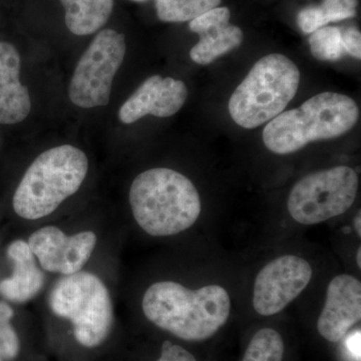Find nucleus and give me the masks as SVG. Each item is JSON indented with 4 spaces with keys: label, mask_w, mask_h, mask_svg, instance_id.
Segmentation results:
<instances>
[{
    "label": "nucleus",
    "mask_w": 361,
    "mask_h": 361,
    "mask_svg": "<svg viewBox=\"0 0 361 361\" xmlns=\"http://www.w3.org/2000/svg\"><path fill=\"white\" fill-rule=\"evenodd\" d=\"M358 118L360 109L355 99L336 92H322L271 120L263 130L262 139L272 153L289 155L310 142L346 134Z\"/></svg>",
    "instance_id": "obj_3"
},
{
    "label": "nucleus",
    "mask_w": 361,
    "mask_h": 361,
    "mask_svg": "<svg viewBox=\"0 0 361 361\" xmlns=\"http://www.w3.org/2000/svg\"><path fill=\"white\" fill-rule=\"evenodd\" d=\"M97 241V235L92 231L68 236L58 227L45 226L30 235L27 244L42 269L71 275L87 264Z\"/></svg>",
    "instance_id": "obj_10"
},
{
    "label": "nucleus",
    "mask_w": 361,
    "mask_h": 361,
    "mask_svg": "<svg viewBox=\"0 0 361 361\" xmlns=\"http://www.w3.org/2000/svg\"><path fill=\"white\" fill-rule=\"evenodd\" d=\"M89 172L85 152L61 145L40 154L26 170L14 193V211L25 220H37L54 213L77 193Z\"/></svg>",
    "instance_id": "obj_4"
},
{
    "label": "nucleus",
    "mask_w": 361,
    "mask_h": 361,
    "mask_svg": "<svg viewBox=\"0 0 361 361\" xmlns=\"http://www.w3.org/2000/svg\"><path fill=\"white\" fill-rule=\"evenodd\" d=\"M300 84V71L281 54L259 59L229 99L232 120L252 130L283 113Z\"/></svg>",
    "instance_id": "obj_5"
},
{
    "label": "nucleus",
    "mask_w": 361,
    "mask_h": 361,
    "mask_svg": "<svg viewBox=\"0 0 361 361\" xmlns=\"http://www.w3.org/2000/svg\"><path fill=\"white\" fill-rule=\"evenodd\" d=\"M158 18L164 23H187L220 6L222 0H155Z\"/></svg>",
    "instance_id": "obj_18"
},
{
    "label": "nucleus",
    "mask_w": 361,
    "mask_h": 361,
    "mask_svg": "<svg viewBox=\"0 0 361 361\" xmlns=\"http://www.w3.org/2000/svg\"><path fill=\"white\" fill-rule=\"evenodd\" d=\"M310 47L311 54L322 61H338L345 52L341 30L336 26H324L311 33Z\"/></svg>",
    "instance_id": "obj_20"
},
{
    "label": "nucleus",
    "mask_w": 361,
    "mask_h": 361,
    "mask_svg": "<svg viewBox=\"0 0 361 361\" xmlns=\"http://www.w3.org/2000/svg\"><path fill=\"white\" fill-rule=\"evenodd\" d=\"M49 307L73 325L75 341L87 348L102 345L114 325V306L108 287L94 273L66 275L54 285Z\"/></svg>",
    "instance_id": "obj_6"
},
{
    "label": "nucleus",
    "mask_w": 361,
    "mask_h": 361,
    "mask_svg": "<svg viewBox=\"0 0 361 361\" xmlns=\"http://www.w3.org/2000/svg\"><path fill=\"white\" fill-rule=\"evenodd\" d=\"M65 8L66 27L75 35L99 32L110 18L115 0H59Z\"/></svg>",
    "instance_id": "obj_16"
},
{
    "label": "nucleus",
    "mask_w": 361,
    "mask_h": 361,
    "mask_svg": "<svg viewBox=\"0 0 361 361\" xmlns=\"http://www.w3.org/2000/svg\"><path fill=\"white\" fill-rule=\"evenodd\" d=\"M357 0H323L319 6H307L297 16V23L304 33H312L330 23L355 18Z\"/></svg>",
    "instance_id": "obj_17"
},
{
    "label": "nucleus",
    "mask_w": 361,
    "mask_h": 361,
    "mask_svg": "<svg viewBox=\"0 0 361 361\" xmlns=\"http://www.w3.org/2000/svg\"><path fill=\"white\" fill-rule=\"evenodd\" d=\"M7 255L13 262V276L0 281V294L16 303L35 298L44 284V274L35 262L27 242L16 240L7 249Z\"/></svg>",
    "instance_id": "obj_15"
},
{
    "label": "nucleus",
    "mask_w": 361,
    "mask_h": 361,
    "mask_svg": "<svg viewBox=\"0 0 361 361\" xmlns=\"http://www.w3.org/2000/svg\"><path fill=\"white\" fill-rule=\"evenodd\" d=\"M358 176L338 166L303 177L292 188L287 208L296 222L314 225L342 215L355 203Z\"/></svg>",
    "instance_id": "obj_7"
},
{
    "label": "nucleus",
    "mask_w": 361,
    "mask_h": 361,
    "mask_svg": "<svg viewBox=\"0 0 361 361\" xmlns=\"http://www.w3.org/2000/svg\"><path fill=\"white\" fill-rule=\"evenodd\" d=\"M133 1L142 2V1H146V0H133Z\"/></svg>",
    "instance_id": "obj_26"
},
{
    "label": "nucleus",
    "mask_w": 361,
    "mask_h": 361,
    "mask_svg": "<svg viewBox=\"0 0 361 361\" xmlns=\"http://www.w3.org/2000/svg\"><path fill=\"white\" fill-rule=\"evenodd\" d=\"M312 278L305 259L285 255L274 259L258 273L253 288V307L262 316L281 312L302 293Z\"/></svg>",
    "instance_id": "obj_9"
},
{
    "label": "nucleus",
    "mask_w": 361,
    "mask_h": 361,
    "mask_svg": "<svg viewBox=\"0 0 361 361\" xmlns=\"http://www.w3.org/2000/svg\"><path fill=\"white\" fill-rule=\"evenodd\" d=\"M156 361H197L191 353L178 344L165 341L161 345V356Z\"/></svg>",
    "instance_id": "obj_22"
},
{
    "label": "nucleus",
    "mask_w": 361,
    "mask_h": 361,
    "mask_svg": "<svg viewBox=\"0 0 361 361\" xmlns=\"http://www.w3.org/2000/svg\"><path fill=\"white\" fill-rule=\"evenodd\" d=\"M142 308L159 329L185 341H204L229 319L231 299L219 285L193 290L177 282L160 281L145 292Z\"/></svg>",
    "instance_id": "obj_1"
},
{
    "label": "nucleus",
    "mask_w": 361,
    "mask_h": 361,
    "mask_svg": "<svg viewBox=\"0 0 361 361\" xmlns=\"http://www.w3.org/2000/svg\"><path fill=\"white\" fill-rule=\"evenodd\" d=\"M14 312L7 303L0 302V358L13 360L20 353L18 334L11 325Z\"/></svg>",
    "instance_id": "obj_21"
},
{
    "label": "nucleus",
    "mask_w": 361,
    "mask_h": 361,
    "mask_svg": "<svg viewBox=\"0 0 361 361\" xmlns=\"http://www.w3.org/2000/svg\"><path fill=\"white\" fill-rule=\"evenodd\" d=\"M230 18L228 7L218 6L190 21V30L200 35L198 44L190 51L194 63L210 65L242 44L243 32L238 26L229 25Z\"/></svg>",
    "instance_id": "obj_13"
},
{
    "label": "nucleus",
    "mask_w": 361,
    "mask_h": 361,
    "mask_svg": "<svg viewBox=\"0 0 361 361\" xmlns=\"http://www.w3.org/2000/svg\"><path fill=\"white\" fill-rule=\"evenodd\" d=\"M356 263L358 267L361 268V248H358L357 253H356Z\"/></svg>",
    "instance_id": "obj_25"
},
{
    "label": "nucleus",
    "mask_w": 361,
    "mask_h": 361,
    "mask_svg": "<svg viewBox=\"0 0 361 361\" xmlns=\"http://www.w3.org/2000/svg\"><path fill=\"white\" fill-rule=\"evenodd\" d=\"M361 319V283L348 274L337 275L327 287L324 307L317 320L323 338L338 342Z\"/></svg>",
    "instance_id": "obj_12"
},
{
    "label": "nucleus",
    "mask_w": 361,
    "mask_h": 361,
    "mask_svg": "<svg viewBox=\"0 0 361 361\" xmlns=\"http://www.w3.org/2000/svg\"><path fill=\"white\" fill-rule=\"evenodd\" d=\"M355 228L356 230V233H357L358 236H361V215L360 211H358L357 215H356L355 219Z\"/></svg>",
    "instance_id": "obj_24"
},
{
    "label": "nucleus",
    "mask_w": 361,
    "mask_h": 361,
    "mask_svg": "<svg viewBox=\"0 0 361 361\" xmlns=\"http://www.w3.org/2000/svg\"><path fill=\"white\" fill-rule=\"evenodd\" d=\"M0 361H2V360H1V358H0Z\"/></svg>",
    "instance_id": "obj_27"
},
{
    "label": "nucleus",
    "mask_w": 361,
    "mask_h": 361,
    "mask_svg": "<svg viewBox=\"0 0 361 361\" xmlns=\"http://www.w3.org/2000/svg\"><path fill=\"white\" fill-rule=\"evenodd\" d=\"M284 341L279 332L263 329L249 342L242 361H283Z\"/></svg>",
    "instance_id": "obj_19"
},
{
    "label": "nucleus",
    "mask_w": 361,
    "mask_h": 361,
    "mask_svg": "<svg viewBox=\"0 0 361 361\" xmlns=\"http://www.w3.org/2000/svg\"><path fill=\"white\" fill-rule=\"evenodd\" d=\"M123 33L106 28L97 33L73 71L68 97L78 108L94 109L110 103L114 78L125 59Z\"/></svg>",
    "instance_id": "obj_8"
},
{
    "label": "nucleus",
    "mask_w": 361,
    "mask_h": 361,
    "mask_svg": "<svg viewBox=\"0 0 361 361\" xmlns=\"http://www.w3.org/2000/svg\"><path fill=\"white\" fill-rule=\"evenodd\" d=\"M129 202L137 224L151 236L167 237L186 231L202 210L200 195L186 176L169 168H154L137 175Z\"/></svg>",
    "instance_id": "obj_2"
},
{
    "label": "nucleus",
    "mask_w": 361,
    "mask_h": 361,
    "mask_svg": "<svg viewBox=\"0 0 361 361\" xmlns=\"http://www.w3.org/2000/svg\"><path fill=\"white\" fill-rule=\"evenodd\" d=\"M20 54L9 42H0V123L16 125L32 111L27 87L20 82Z\"/></svg>",
    "instance_id": "obj_14"
},
{
    "label": "nucleus",
    "mask_w": 361,
    "mask_h": 361,
    "mask_svg": "<svg viewBox=\"0 0 361 361\" xmlns=\"http://www.w3.org/2000/svg\"><path fill=\"white\" fill-rule=\"evenodd\" d=\"M187 85L173 78L153 75L145 80L118 111V120L130 125L145 116L169 118L186 103Z\"/></svg>",
    "instance_id": "obj_11"
},
{
    "label": "nucleus",
    "mask_w": 361,
    "mask_h": 361,
    "mask_svg": "<svg viewBox=\"0 0 361 361\" xmlns=\"http://www.w3.org/2000/svg\"><path fill=\"white\" fill-rule=\"evenodd\" d=\"M344 51L356 59H361V33L357 28L349 27L342 32Z\"/></svg>",
    "instance_id": "obj_23"
}]
</instances>
